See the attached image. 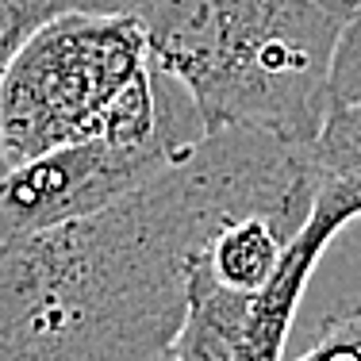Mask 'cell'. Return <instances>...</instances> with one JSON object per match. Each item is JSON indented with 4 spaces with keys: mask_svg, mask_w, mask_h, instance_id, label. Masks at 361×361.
Wrapping results in <instances>:
<instances>
[{
    "mask_svg": "<svg viewBox=\"0 0 361 361\" xmlns=\"http://www.w3.org/2000/svg\"><path fill=\"white\" fill-rule=\"evenodd\" d=\"M326 4H334L338 12H346V16H350V12H354V8L361 4V0H326Z\"/></svg>",
    "mask_w": 361,
    "mask_h": 361,
    "instance_id": "8",
    "label": "cell"
},
{
    "mask_svg": "<svg viewBox=\"0 0 361 361\" xmlns=\"http://www.w3.org/2000/svg\"><path fill=\"white\" fill-rule=\"evenodd\" d=\"M361 104V4L342 23L338 47L331 62V108Z\"/></svg>",
    "mask_w": 361,
    "mask_h": 361,
    "instance_id": "7",
    "label": "cell"
},
{
    "mask_svg": "<svg viewBox=\"0 0 361 361\" xmlns=\"http://www.w3.org/2000/svg\"><path fill=\"white\" fill-rule=\"evenodd\" d=\"M285 361H361V304L338 307L319 323L315 338Z\"/></svg>",
    "mask_w": 361,
    "mask_h": 361,
    "instance_id": "6",
    "label": "cell"
},
{
    "mask_svg": "<svg viewBox=\"0 0 361 361\" xmlns=\"http://www.w3.org/2000/svg\"><path fill=\"white\" fill-rule=\"evenodd\" d=\"M250 212L312 216V146L227 123L127 196L0 250V361H161L204 246Z\"/></svg>",
    "mask_w": 361,
    "mask_h": 361,
    "instance_id": "1",
    "label": "cell"
},
{
    "mask_svg": "<svg viewBox=\"0 0 361 361\" xmlns=\"http://www.w3.org/2000/svg\"><path fill=\"white\" fill-rule=\"evenodd\" d=\"M208 135L196 97L154 58L123 12H66L16 54L0 85V139L12 166L73 142H169Z\"/></svg>",
    "mask_w": 361,
    "mask_h": 361,
    "instance_id": "3",
    "label": "cell"
},
{
    "mask_svg": "<svg viewBox=\"0 0 361 361\" xmlns=\"http://www.w3.org/2000/svg\"><path fill=\"white\" fill-rule=\"evenodd\" d=\"M315 216L334 227L361 219V104H334L312 142Z\"/></svg>",
    "mask_w": 361,
    "mask_h": 361,
    "instance_id": "4",
    "label": "cell"
},
{
    "mask_svg": "<svg viewBox=\"0 0 361 361\" xmlns=\"http://www.w3.org/2000/svg\"><path fill=\"white\" fill-rule=\"evenodd\" d=\"M66 12H116V0H0V85H4L8 66L16 62L35 31ZM12 169L0 139V177Z\"/></svg>",
    "mask_w": 361,
    "mask_h": 361,
    "instance_id": "5",
    "label": "cell"
},
{
    "mask_svg": "<svg viewBox=\"0 0 361 361\" xmlns=\"http://www.w3.org/2000/svg\"><path fill=\"white\" fill-rule=\"evenodd\" d=\"M212 127L246 123L312 146L331 111L346 12L326 0H116Z\"/></svg>",
    "mask_w": 361,
    "mask_h": 361,
    "instance_id": "2",
    "label": "cell"
},
{
    "mask_svg": "<svg viewBox=\"0 0 361 361\" xmlns=\"http://www.w3.org/2000/svg\"><path fill=\"white\" fill-rule=\"evenodd\" d=\"M161 361H166V357H161Z\"/></svg>",
    "mask_w": 361,
    "mask_h": 361,
    "instance_id": "9",
    "label": "cell"
}]
</instances>
